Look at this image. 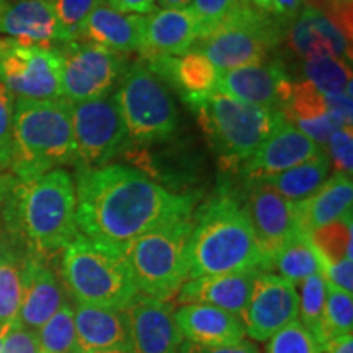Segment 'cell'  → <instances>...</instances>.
<instances>
[{"label":"cell","instance_id":"6da1fadb","mask_svg":"<svg viewBox=\"0 0 353 353\" xmlns=\"http://www.w3.org/2000/svg\"><path fill=\"white\" fill-rule=\"evenodd\" d=\"M76 182L79 232L121 250L152 229L192 218L196 205V196L170 192L121 164L79 169Z\"/></svg>","mask_w":353,"mask_h":353},{"label":"cell","instance_id":"7a4b0ae2","mask_svg":"<svg viewBox=\"0 0 353 353\" xmlns=\"http://www.w3.org/2000/svg\"><path fill=\"white\" fill-rule=\"evenodd\" d=\"M2 208L13 241L25 247V254L43 260L63 252L79 234L76 185L65 169H54L26 182L17 180Z\"/></svg>","mask_w":353,"mask_h":353},{"label":"cell","instance_id":"3957f363","mask_svg":"<svg viewBox=\"0 0 353 353\" xmlns=\"http://www.w3.org/2000/svg\"><path fill=\"white\" fill-rule=\"evenodd\" d=\"M190 239V278L244 270L267 272L245 205L231 190L198 208Z\"/></svg>","mask_w":353,"mask_h":353},{"label":"cell","instance_id":"277c9868","mask_svg":"<svg viewBox=\"0 0 353 353\" xmlns=\"http://www.w3.org/2000/svg\"><path fill=\"white\" fill-rule=\"evenodd\" d=\"M65 164H76L69 101L15 99L12 175L26 182Z\"/></svg>","mask_w":353,"mask_h":353},{"label":"cell","instance_id":"5b68a950","mask_svg":"<svg viewBox=\"0 0 353 353\" xmlns=\"http://www.w3.org/2000/svg\"><path fill=\"white\" fill-rule=\"evenodd\" d=\"M61 278L77 304L123 311L138 294L125 252L81 232L61 252Z\"/></svg>","mask_w":353,"mask_h":353},{"label":"cell","instance_id":"8992f818","mask_svg":"<svg viewBox=\"0 0 353 353\" xmlns=\"http://www.w3.org/2000/svg\"><path fill=\"white\" fill-rule=\"evenodd\" d=\"M187 105L195 112L224 169H241L275 128L285 121L280 110L245 103L218 88Z\"/></svg>","mask_w":353,"mask_h":353},{"label":"cell","instance_id":"52a82bcc","mask_svg":"<svg viewBox=\"0 0 353 353\" xmlns=\"http://www.w3.org/2000/svg\"><path fill=\"white\" fill-rule=\"evenodd\" d=\"M192 231V218L172 221L136 237L123 249L139 294L161 301L176 296L190 275Z\"/></svg>","mask_w":353,"mask_h":353},{"label":"cell","instance_id":"ba28073f","mask_svg":"<svg viewBox=\"0 0 353 353\" xmlns=\"http://www.w3.org/2000/svg\"><path fill=\"white\" fill-rule=\"evenodd\" d=\"M283 26L255 12L242 0L241 6L223 23L205 38L198 39V48L208 57L218 72L267 63V57L280 46L285 37Z\"/></svg>","mask_w":353,"mask_h":353},{"label":"cell","instance_id":"9c48e42d","mask_svg":"<svg viewBox=\"0 0 353 353\" xmlns=\"http://www.w3.org/2000/svg\"><path fill=\"white\" fill-rule=\"evenodd\" d=\"M130 139L149 144L174 134L179 113L169 88L138 61L126 68L114 94Z\"/></svg>","mask_w":353,"mask_h":353},{"label":"cell","instance_id":"30bf717a","mask_svg":"<svg viewBox=\"0 0 353 353\" xmlns=\"http://www.w3.org/2000/svg\"><path fill=\"white\" fill-rule=\"evenodd\" d=\"M0 83L13 99H63V57L59 50L26 46L7 38L0 52Z\"/></svg>","mask_w":353,"mask_h":353},{"label":"cell","instance_id":"8fae6325","mask_svg":"<svg viewBox=\"0 0 353 353\" xmlns=\"http://www.w3.org/2000/svg\"><path fill=\"white\" fill-rule=\"evenodd\" d=\"M77 169L108 165L130 139L113 97L70 103Z\"/></svg>","mask_w":353,"mask_h":353},{"label":"cell","instance_id":"7c38bea8","mask_svg":"<svg viewBox=\"0 0 353 353\" xmlns=\"http://www.w3.org/2000/svg\"><path fill=\"white\" fill-rule=\"evenodd\" d=\"M57 50L63 57V99L69 103L108 97L126 70V54L99 44L70 41Z\"/></svg>","mask_w":353,"mask_h":353},{"label":"cell","instance_id":"4fadbf2b","mask_svg":"<svg viewBox=\"0 0 353 353\" xmlns=\"http://www.w3.org/2000/svg\"><path fill=\"white\" fill-rule=\"evenodd\" d=\"M298 309L296 286L280 275L260 272L241 316L245 335L257 342H267L278 330L298 321Z\"/></svg>","mask_w":353,"mask_h":353},{"label":"cell","instance_id":"5bb4252c","mask_svg":"<svg viewBox=\"0 0 353 353\" xmlns=\"http://www.w3.org/2000/svg\"><path fill=\"white\" fill-rule=\"evenodd\" d=\"M245 210L259 250L267 265V272H270L276 254L294 234L299 232L294 205L270 185L259 182L249 187Z\"/></svg>","mask_w":353,"mask_h":353},{"label":"cell","instance_id":"9a60e30c","mask_svg":"<svg viewBox=\"0 0 353 353\" xmlns=\"http://www.w3.org/2000/svg\"><path fill=\"white\" fill-rule=\"evenodd\" d=\"M131 337V353H179L183 337L175 322V307L144 294H136L123 309Z\"/></svg>","mask_w":353,"mask_h":353},{"label":"cell","instance_id":"2e32d148","mask_svg":"<svg viewBox=\"0 0 353 353\" xmlns=\"http://www.w3.org/2000/svg\"><path fill=\"white\" fill-rule=\"evenodd\" d=\"M319 151H322L319 144H316L298 128L283 121L259 145L252 157L242 164L241 174L250 187L303 164Z\"/></svg>","mask_w":353,"mask_h":353},{"label":"cell","instance_id":"e0dca14e","mask_svg":"<svg viewBox=\"0 0 353 353\" xmlns=\"http://www.w3.org/2000/svg\"><path fill=\"white\" fill-rule=\"evenodd\" d=\"M291 85L293 82L280 64L263 63L221 72L216 88L236 100L281 112Z\"/></svg>","mask_w":353,"mask_h":353},{"label":"cell","instance_id":"ac0fdd59","mask_svg":"<svg viewBox=\"0 0 353 353\" xmlns=\"http://www.w3.org/2000/svg\"><path fill=\"white\" fill-rule=\"evenodd\" d=\"M21 283L23 293L17 324L37 332L65 303L64 286L48 260L30 254H25L23 259Z\"/></svg>","mask_w":353,"mask_h":353},{"label":"cell","instance_id":"d6986e66","mask_svg":"<svg viewBox=\"0 0 353 353\" xmlns=\"http://www.w3.org/2000/svg\"><path fill=\"white\" fill-rule=\"evenodd\" d=\"M286 41L291 51L304 61L321 57H337L350 64V39L317 8L307 6L286 30Z\"/></svg>","mask_w":353,"mask_h":353},{"label":"cell","instance_id":"ffe728a7","mask_svg":"<svg viewBox=\"0 0 353 353\" xmlns=\"http://www.w3.org/2000/svg\"><path fill=\"white\" fill-rule=\"evenodd\" d=\"M141 63L165 87H174L185 103L201 99L218 87V69L200 51L183 56H145Z\"/></svg>","mask_w":353,"mask_h":353},{"label":"cell","instance_id":"44dd1931","mask_svg":"<svg viewBox=\"0 0 353 353\" xmlns=\"http://www.w3.org/2000/svg\"><path fill=\"white\" fill-rule=\"evenodd\" d=\"M0 33L26 46L57 48L64 44L51 0H17L0 15Z\"/></svg>","mask_w":353,"mask_h":353},{"label":"cell","instance_id":"7402d4cb","mask_svg":"<svg viewBox=\"0 0 353 353\" xmlns=\"http://www.w3.org/2000/svg\"><path fill=\"white\" fill-rule=\"evenodd\" d=\"M175 322L185 341L200 347H229L245 339L239 316L206 304H182L175 309Z\"/></svg>","mask_w":353,"mask_h":353},{"label":"cell","instance_id":"603a6c76","mask_svg":"<svg viewBox=\"0 0 353 353\" xmlns=\"http://www.w3.org/2000/svg\"><path fill=\"white\" fill-rule=\"evenodd\" d=\"M259 273V270H244L190 278L176 293V303L179 306L206 304L241 317Z\"/></svg>","mask_w":353,"mask_h":353},{"label":"cell","instance_id":"cb8c5ba5","mask_svg":"<svg viewBox=\"0 0 353 353\" xmlns=\"http://www.w3.org/2000/svg\"><path fill=\"white\" fill-rule=\"evenodd\" d=\"M200 39V25L195 13L187 8H161L145 17L141 54L183 56Z\"/></svg>","mask_w":353,"mask_h":353},{"label":"cell","instance_id":"d4e9b609","mask_svg":"<svg viewBox=\"0 0 353 353\" xmlns=\"http://www.w3.org/2000/svg\"><path fill=\"white\" fill-rule=\"evenodd\" d=\"M74 324L79 353H131L130 327L125 311L77 304L74 307Z\"/></svg>","mask_w":353,"mask_h":353},{"label":"cell","instance_id":"484cf974","mask_svg":"<svg viewBox=\"0 0 353 353\" xmlns=\"http://www.w3.org/2000/svg\"><path fill=\"white\" fill-rule=\"evenodd\" d=\"M283 120L309 136L316 144L325 145L339 128L345 126L332 112L329 99L307 81L293 82L288 101L281 108Z\"/></svg>","mask_w":353,"mask_h":353},{"label":"cell","instance_id":"4316f807","mask_svg":"<svg viewBox=\"0 0 353 353\" xmlns=\"http://www.w3.org/2000/svg\"><path fill=\"white\" fill-rule=\"evenodd\" d=\"M145 17L117 12L107 3L95 8L81 28V37L87 43L99 44L110 51L134 52L143 50Z\"/></svg>","mask_w":353,"mask_h":353},{"label":"cell","instance_id":"83f0119b","mask_svg":"<svg viewBox=\"0 0 353 353\" xmlns=\"http://www.w3.org/2000/svg\"><path fill=\"white\" fill-rule=\"evenodd\" d=\"M352 175L335 172L314 195L294 205L298 231L309 236L314 229L352 213Z\"/></svg>","mask_w":353,"mask_h":353},{"label":"cell","instance_id":"f1b7e54d","mask_svg":"<svg viewBox=\"0 0 353 353\" xmlns=\"http://www.w3.org/2000/svg\"><path fill=\"white\" fill-rule=\"evenodd\" d=\"M330 169H332V162H330L327 152L319 151L309 161L281 172V174L273 175L270 179L263 180V183L270 185L281 196L296 205V203L314 195L317 190L327 182Z\"/></svg>","mask_w":353,"mask_h":353},{"label":"cell","instance_id":"f546056e","mask_svg":"<svg viewBox=\"0 0 353 353\" xmlns=\"http://www.w3.org/2000/svg\"><path fill=\"white\" fill-rule=\"evenodd\" d=\"M23 259L25 255L17 250L15 244L6 242L0 257V329L17 322L21 293H23V283H21Z\"/></svg>","mask_w":353,"mask_h":353},{"label":"cell","instance_id":"4dcf8cb0","mask_svg":"<svg viewBox=\"0 0 353 353\" xmlns=\"http://www.w3.org/2000/svg\"><path fill=\"white\" fill-rule=\"evenodd\" d=\"M273 268L281 273V278L288 280L294 286L306 280L307 276L322 273L321 260L316 249L306 234H294L276 254Z\"/></svg>","mask_w":353,"mask_h":353},{"label":"cell","instance_id":"1f68e13d","mask_svg":"<svg viewBox=\"0 0 353 353\" xmlns=\"http://www.w3.org/2000/svg\"><path fill=\"white\" fill-rule=\"evenodd\" d=\"M353 330V299L350 293L329 288L319 325L314 334L319 350L325 343Z\"/></svg>","mask_w":353,"mask_h":353},{"label":"cell","instance_id":"d6a6232c","mask_svg":"<svg viewBox=\"0 0 353 353\" xmlns=\"http://www.w3.org/2000/svg\"><path fill=\"white\" fill-rule=\"evenodd\" d=\"M307 237L319 255L321 267L352 260V213L314 229Z\"/></svg>","mask_w":353,"mask_h":353},{"label":"cell","instance_id":"836d02e7","mask_svg":"<svg viewBox=\"0 0 353 353\" xmlns=\"http://www.w3.org/2000/svg\"><path fill=\"white\" fill-rule=\"evenodd\" d=\"M41 353H79L74 307L65 301L46 324L37 330Z\"/></svg>","mask_w":353,"mask_h":353},{"label":"cell","instance_id":"e575fe53","mask_svg":"<svg viewBox=\"0 0 353 353\" xmlns=\"http://www.w3.org/2000/svg\"><path fill=\"white\" fill-rule=\"evenodd\" d=\"M303 79L314 85L322 95H341L352 88L350 64L337 57H321L303 64Z\"/></svg>","mask_w":353,"mask_h":353},{"label":"cell","instance_id":"d590c367","mask_svg":"<svg viewBox=\"0 0 353 353\" xmlns=\"http://www.w3.org/2000/svg\"><path fill=\"white\" fill-rule=\"evenodd\" d=\"M325 296H327V283L322 273L307 276L299 283L298 317L303 327L307 329L312 335L316 334L317 325H319Z\"/></svg>","mask_w":353,"mask_h":353},{"label":"cell","instance_id":"8d00e7d4","mask_svg":"<svg viewBox=\"0 0 353 353\" xmlns=\"http://www.w3.org/2000/svg\"><path fill=\"white\" fill-rule=\"evenodd\" d=\"M56 19L59 21L64 41H79L81 28L87 17L103 3V0H51Z\"/></svg>","mask_w":353,"mask_h":353},{"label":"cell","instance_id":"74e56055","mask_svg":"<svg viewBox=\"0 0 353 353\" xmlns=\"http://www.w3.org/2000/svg\"><path fill=\"white\" fill-rule=\"evenodd\" d=\"M267 353H321L314 335L294 321L268 339Z\"/></svg>","mask_w":353,"mask_h":353},{"label":"cell","instance_id":"f35d334b","mask_svg":"<svg viewBox=\"0 0 353 353\" xmlns=\"http://www.w3.org/2000/svg\"><path fill=\"white\" fill-rule=\"evenodd\" d=\"M242 0H192L190 8L200 25V39L210 34L241 6Z\"/></svg>","mask_w":353,"mask_h":353},{"label":"cell","instance_id":"ab89813d","mask_svg":"<svg viewBox=\"0 0 353 353\" xmlns=\"http://www.w3.org/2000/svg\"><path fill=\"white\" fill-rule=\"evenodd\" d=\"M13 107L15 99L0 83V172L12 164L13 157Z\"/></svg>","mask_w":353,"mask_h":353},{"label":"cell","instance_id":"60d3db41","mask_svg":"<svg viewBox=\"0 0 353 353\" xmlns=\"http://www.w3.org/2000/svg\"><path fill=\"white\" fill-rule=\"evenodd\" d=\"M330 162H334L335 172L352 175L353 170V134L352 126H342L330 136L327 144Z\"/></svg>","mask_w":353,"mask_h":353},{"label":"cell","instance_id":"b9f144b4","mask_svg":"<svg viewBox=\"0 0 353 353\" xmlns=\"http://www.w3.org/2000/svg\"><path fill=\"white\" fill-rule=\"evenodd\" d=\"M303 2L304 0H245L247 6L252 7L255 12L262 13L286 30L301 12Z\"/></svg>","mask_w":353,"mask_h":353},{"label":"cell","instance_id":"7bdbcfd3","mask_svg":"<svg viewBox=\"0 0 353 353\" xmlns=\"http://www.w3.org/2000/svg\"><path fill=\"white\" fill-rule=\"evenodd\" d=\"M0 353H41L34 330H28L13 322L3 339Z\"/></svg>","mask_w":353,"mask_h":353},{"label":"cell","instance_id":"ee69618b","mask_svg":"<svg viewBox=\"0 0 353 353\" xmlns=\"http://www.w3.org/2000/svg\"><path fill=\"white\" fill-rule=\"evenodd\" d=\"M322 276L329 288L350 293L353 290V262L342 260V262L322 265Z\"/></svg>","mask_w":353,"mask_h":353},{"label":"cell","instance_id":"f6af8a7d","mask_svg":"<svg viewBox=\"0 0 353 353\" xmlns=\"http://www.w3.org/2000/svg\"><path fill=\"white\" fill-rule=\"evenodd\" d=\"M179 353H260V352L252 341H247V339H244V341L236 343V345L216 347V348L200 347V345H195V343L183 341L182 345H180Z\"/></svg>","mask_w":353,"mask_h":353},{"label":"cell","instance_id":"bcb514c9","mask_svg":"<svg viewBox=\"0 0 353 353\" xmlns=\"http://www.w3.org/2000/svg\"><path fill=\"white\" fill-rule=\"evenodd\" d=\"M157 0H108L110 7L121 13L132 15H151L156 10Z\"/></svg>","mask_w":353,"mask_h":353},{"label":"cell","instance_id":"7dc6e473","mask_svg":"<svg viewBox=\"0 0 353 353\" xmlns=\"http://www.w3.org/2000/svg\"><path fill=\"white\" fill-rule=\"evenodd\" d=\"M321 353H353V337L352 334L342 335L334 339L321 348Z\"/></svg>","mask_w":353,"mask_h":353},{"label":"cell","instance_id":"c3c4849f","mask_svg":"<svg viewBox=\"0 0 353 353\" xmlns=\"http://www.w3.org/2000/svg\"><path fill=\"white\" fill-rule=\"evenodd\" d=\"M17 179L13 175H0V208L7 200V195L10 193L13 185H15Z\"/></svg>","mask_w":353,"mask_h":353},{"label":"cell","instance_id":"681fc988","mask_svg":"<svg viewBox=\"0 0 353 353\" xmlns=\"http://www.w3.org/2000/svg\"><path fill=\"white\" fill-rule=\"evenodd\" d=\"M157 3L162 8H187L192 0H157Z\"/></svg>","mask_w":353,"mask_h":353},{"label":"cell","instance_id":"f907efd6","mask_svg":"<svg viewBox=\"0 0 353 353\" xmlns=\"http://www.w3.org/2000/svg\"><path fill=\"white\" fill-rule=\"evenodd\" d=\"M10 325H12V324H8V325H6V327H3V329H0V350H2L3 339H6V335H7V332H8V329H10Z\"/></svg>","mask_w":353,"mask_h":353},{"label":"cell","instance_id":"816d5d0a","mask_svg":"<svg viewBox=\"0 0 353 353\" xmlns=\"http://www.w3.org/2000/svg\"><path fill=\"white\" fill-rule=\"evenodd\" d=\"M8 3H10L8 0H0V15H2L3 10L8 7Z\"/></svg>","mask_w":353,"mask_h":353},{"label":"cell","instance_id":"f5cc1de1","mask_svg":"<svg viewBox=\"0 0 353 353\" xmlns=\"http://www.w3.org/2000/svg\"><path fill=\"white\" fill-rule=\"evenodd\" d=\"M6 239H3L2 236H0V257H2V252H3V247H6Z\"/></svg>","mask_w":353,"mask_h":353},{"label":"cell","instance_id":"db71d44e","mask_svg":"<svg viewBox=\"0 0 353 353\" xmlns=\"http://www.w3.org/2000/svg\"><path fill=\"white\" fill-rule=\"evenodd\" d=\"M3 46H6V39H2V38H0V52H2Z\"/></svg>","mask_w":353,"mask_h":353},{"label":"cell","instance_id":"11a10c76","mask_svg":"<svg viewBox=\"0 0 353 353\" xmlns=\"http://www.w3.org/2000/svg\"><path fill=\"white\" fill-rule=\"evenodd\" d=\"M97 353H121V352H97Z\"/></svg>","mask_w":353,"mask_h":353}]
</instances>
